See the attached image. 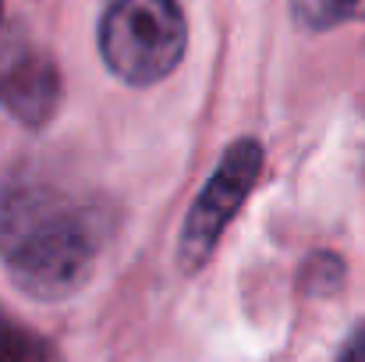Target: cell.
I'll use <instances>...</instances> for the list:
<instances>
[{
	"instance_id": "1",
	"label": "cell",
	"mask_w": 365,
	"mask_h": 362,
	"mask_svg": "<svg viewBox=\"0 0 365 362\" xmlns=\"http://www.w3.org/2000/svg\"><path fill=\"white\" fill-rule=\"evenodd\" d=\"M114 221L100 199L75 196L32 171L0 181V263L39 302L71 298L93 277Z\"/></svg>"
},
{
	"instance_id": "2",
	"label": "cell",
	"mask_w": 365,
	"mask_h": 362,
	"mask_svg": "<svg viewBox=\"0 0 365 362\" xmlns=\"http://www.w3.org/2000/svg\"><path fill=\"white\" fill-rule=\"evenodd\" d=\"M96 43L110 75L128 86H156L185 57V11L178 0H107Z\"/></svg>"
},
{
	"instance_id": "3",
	"label": "cell",
	"mask_w": 365,
	"mask_h": 362,
	"mask_svg": "<svg viewBox=\"0 0 365 362\" xmlns=\"http://www.w3.org/2000/svg\"><path fill=\"white\" fill-rule=\"evenodd\" d=\"M262 146L255 139H238L235 146L224 149L217 171L210 174V181L202 185L199 199L192 203L188 217H185V228L178 235V266L181 273H199L217 241L224 238L227 224L242 213L245 199L252 196L259 174H262Z\"/></svg>"
},
{
	"instance_id": "4",
	"label": "cell",
	"mask_w": 365,
	"mask_h": 362,
	"mask_svg": "<svg viewBox=\"0 0 365 362\" xmlns=\"http://www.w3.org/2000/svg\"><path fill=\"white\" fill-rule=\"evenodd\" d=\"M61 71L43 46L25 36H11L0 46V107L14 121L46 124L61 107Z\"/></svg>"
},
{
	"instance_id": "5",
	"label": "cell",
	"mask_w": 365,
	"mask_h": 362,
	"mask_svg": "<svg viewBox=\"0 0 365 362\" xmlns=\"http://www.w3.org/2000/svg\"><path fill=\"white\" fill-rule=\"evenodd\" d=\"M0 362H61V356L53 341H46L0 306Z\"/></svg>"
},
{
	"instance_id": "6",
	"label": "cell",
	"mask_w": 365,
	"mask_h": 362,
	"mask_svg": "<svg viewBox=\"0 0 365 362\" xmlns=\"http://www.w3.org/2000/svg\"><path fill=\"white\" fill-rule=\"evenodd\" d=\"M291 14L309 32H327L344 21H362L365 0H291Z\"/></svg>"
},
{
	"instance_id": "7",
	"label": "cell",
	"mask_w": 365,
	"mask_h": 362,
	"mask_svg": "<svg viewBox=\"0 0 365 362\" xmlns=\"http://www.w3.org/2000/svg\"><path fill=\"white\" fill-rule=\"evenodd\" d=\"M302 284L309 295H334L344 284V263L334 252H316L302 273Z\"/></svg>"
},
{
	"instance_id": "8",
	"label": "cell",
	"mask_w": 365,
	"mask_h": 362,
	"mask_svg": "<svg viewBox=\"0 0 365 362\" xmlns=\"http://www.w3.org/2000/svg\"><path fill=\"white\" fill-rule=\"evenodd\" d=\"M337 362H365V320L348 334V341L341 345Z\"/></svg>"
}]
</instances>
